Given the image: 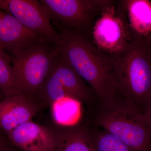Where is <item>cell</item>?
Here are the masks:
<instances>
[{
    "mask_svg": "<svg viewBox=\"0 0 151 151\" xmlns=\"http://www.w3.org/2000/svg\"><path fill=\"white\" fill-rule=\"evenodd\" d=\"M63 39L57 46L64 57L94 91L99 103L120 96L113 67L108 54L100 50L92 40L75 33H62Z\"/></svg>",
    "mask_w": 151,
    "mask_h": 151,
    "instance_id": "1",
    "label": "cell"
},
{
    "mask_svg": "<svg viewBox=\"0 0 151 151\" xmlns=\"http://www.w3.org/2000/svg\"><path fill=\"white\" fill-rule=\"evenodd\" d=\"M122 50L109 55L122 97L148 116L151 105V59L143 37L134 36Z\"/></svg>",
    "mask_w": 151,
    "mask_h": 151,
    "instance_id": "2",
    "label": "cell"
},
{
    "mask_svg": "<svg viewBox=\"0 0 151 151\" xmlns=\"http://www.w3.org/2000/svg\"><path fill=\"white\" fill-rule=\"evenodd\" d=\"M93 124L111 132L134 151H151V120L121 95L99 103Z\"/></svg>",
    "mask_w": 151,
    "mask_h": 151,
    "instance_id": "3",
    "label": "cell"
},
{
    "mask_svg": "<svg viewBox=\"0 0 151 151\" xmlns=\"http://www.w3.org/2000/svg\"><path fill=\"white\" fill-rule=\"evenodd\" d=\"M11 54L18 93L35 101L36 96L58 55L57 46L42 39L32 46Z\"/></svg>",
    "mask_w": 151,
    "mask_h": 151,
    "instance_id": "4",
    "label": "cell"
},
{
    "mask_svg": "<svg viewBox=\"0 0 151 151\" xmlns=\"http://www.w3.org/2000/svg\"><path fill=\"white\" fill-rule=\"evenodd\" d=\"M51 23L60 32L75 33L92 40L95 22L113 0H40Z\"/></svg>",
    "mask_w": 151,
    "mask_h": 151,
    "instance_id": "5",
    "label": "cell"
},
{
    "mask_svg": "<svg viewBox=\"0 0 151 151\" xmlns=\"http://www.w3.org/2000/svg\"><path fill=\"white\" fill-rule=\"evenodd\" d=\"M65 97L86 105L97 101L91 87L58 52L35 100L42 110L57 100Z\"/></svg>",
    "mask_w": 151,
    "mask_h": 151,
    "instance_id": "6",
    "label": "cell"
},
{
    "mask_svg": "<svg viewBox=\"0 0 151 151\" xmlns=\"http://www.w3.org/2000/svg\"><path fill=\"white\" fill-rule=\"evenodd\" d=\"M92 40L97 48L106 54L122 50L132 41L128 24L125 1H115L95 22Z\"/></svg>",
    "mask_w": 151,
    "mask_h": 151,
    "instance_id": "7",
    "label": "cell"
},
{
    "mask_svg": "<svg viewBox=\"0 0 151 151\" xmlns=\"http://www.w3.org/2000/svg\"><path fill=\"white\" fill-rule=\"evenodd\" d=\"M0 9L41 38L57 46L62 43L63 35L51 23L40 1L0 0Z\"/></svg>",
    "mask_w": 151,
    "mask_h": 151,
    "instance_id": "8",
    "label": "cell"
},
{
    "mask_svg": "<svg viewBox=\"0 0 151 151\" xmlns=\"http://www.w3.org/2000/svg\"><path fill=\"white\" fill-rule=\"evenodd\" d=\"M32 98L22 94L0 100V131L7 134L17 127L32 119L41 111Z\"/></svg>",
    "mask_w": 151,
    "mask_h": 151,
    "instance_id": "9",
    "label": "cell"
},
{
    "mask_svg": "<svg viewBox=\"0 0 151 151\" xmlns=\"http://www.w3.org/2000/svg\"><path fill=\"white\" fill-rule=\"evenodd\" d=\"M14 145L22 151H55L54 133L48 126L29 121L7 134Z\"/></svg>",
    "mask_w": 151,
    "mask_h": 151,
    "instance_id": "10",
    "label": "cell"
},
{
    "mask_svg": "<svg viewBox=\"0 0 151 151\" xmlns=\"http://www.w3.org/2000/svg\"><path fill=\"white\" fill-rule=\"evenodd\" d=\"M41 39L10 14L0 9V44L6 50L11 53L32 46Z\"/></svg>",
    "mask_w": 151,
    "mask_h": 151,
    "instance_id": "11",
    "label": "cell"
},
{
    "mask_svg": "<svg viewBox=\"0 0 151 151\" xmlns=\"http://www.w3.org/2000/svg\"><path fill=\"white\" fill-rule=\"evenodd\" d=\"M54 133L55 151H96L87 124L80 121L70 126L48 125Z\"/></svg>",
    "mask_w": 151,
    "mask_h": 151,
    "instance_id": "12",
    "label": "cell"
},
{
    "mask_svg": "<svg viewBox=\"0 0 151 151\" xmlns=\"http://www.w3.org/2000/svg\"><path fill=\"white\" fill-rule=\"evenodd\" d=\"M127 16L132 37L147 36L151 31V1L126 0Z\"/></svg>",
    "mask_w": 151,
    "mask_h": 151,
    "instance_id": "13",
    "label": "cell"
},
{
    "mask_svg": "<svg viewBox=\"0 0 151 151\" xmlns=\"http://www.w3.org/2000/svg\"><path fill=\"white\" fill-rule=\"evenodd\" d=\"M81 103L65 97L52 103L50 111L53 123L59 126H70L78 123L75 121Z\"/></svg>",
    "mask_w": 151,
    "mask_h": 151,
    "instance_id": "14",
    "label": "cell"
},
{
    "mask_svg": "<svg viewBox=\"0 0 151 151\" xmlns=\"http://www.w3.org/2000/svg\"><path fill=\"white\" fill-rule=\"evenodd\" d=\"M87 125L96 151H134L111 132Z\"/></svg>",
    "mask_w": 151,
    "mask_h": 151,
    "instance_id": "15",
    "label": "cell"
},
{
    "mask_svg": "<svg viewBox=\"0 0 151 151\" xmlns=\"http://www.w3.org/2000/svg\"><path fill=\"white\" fill-rule=\"evenodd\" d=\"M0 89L5 97L19 94L15 86L12 58L0 44Z\"/></svg>",
    "mask_w": 151,
    "mask_h": 151,
    "instance_id": "16",
    "label": "cell"
},
{
    "mask_svg": "<svg viewBox=\"0 0 151 151\" xmlns=\"http://www.w3.org/2000/svg\"><path fill=\"white\" fill-rule=\"evenodd\" d=\"M0 151H22L14 145L0 131Z\"/></svg>",
    "mask_w": 151,
    "mask_h": 151,
    "instance_id": "17",
    "label": "cell"
},
{
    "mask_svg": "<svg viewBox=\"0 0 151 151\" xmlns=\"http://www.w3.org/2000/svg\"><path fill=\"white\" fill-rule=\"evenodd\" d=\"M145 43L146 44H151V31L145 37H143Z\"/></svg>",
    "mask_w": 151,
    "mask_h": 151,
    "instance_id": "18",
    "label": "cell"
},
{
    "mask_svg": "<svg viewBox=\"0 0 151 151\" xmlns=\"http://www.w3.org/2000/svg\"><path fill=\"white\" fill-rule=\"evenodd\" d=\"M144 43H145V42H144ZM145 44L147 50L148 52L149 55H150L151 59V44H146L145 43Z\"/></svg>",
    "mask_w": 151,
    "mask_h": 151,
    "instance_id": "19",
    "label": "cell"
},
{
    "mask_svg": "<svg viewBox=\"0 0 151 151\" xmlns=\"http://www.w3.org/2000/svg\"><path fill=\"white\" fill-rule=\"evenodd\" d=\"M148 116L149 118H150V120H151V105L150 108V112H149L148 114Z\"/></svg>",
    "mask_w": 151,
    "mask_h": 151,
    "instance_id": "20",
    "label": "cell"
}]
</instances>
